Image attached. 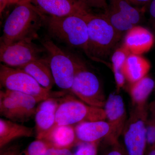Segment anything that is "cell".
<instances>
[{
	"mask_svg": "<svg viewBox=\"0 0 155 155\" xmlns=\"http://www.w3.org/2000/svg\"><path fill=\"white\" fill-rule=\"evenodd\" d=\"M45 15L30 0H19L6 19L1 44L8 45L26 38H37L44 24Z\"/></svg>",
	"mask_w": 155,
	"mask_h": 155,
	"instance_id": "obj_1",
	"label": "cell"
},
{
	"mask_svg": "<svg viewBox=\"0 0 155 155\" xmlns=\"http://www.w3.org/2000/svg\"><path fill=\"white\" fill-rule=\"evenodd\" d=\"M84 13L66 17H50L45 15L44 24L53 38L70 47L83 51L91 59L89 48L88 27Z\"/></svg>",
	"mask_w": 155,
	"mask_h": 155,
	"instance_id": "obj_2",
	"label": "cell"
},
{
	"mask_svg": "<svg viewBox=\"0 0 155 155\" xmlns=\"http://www.w3.org/2000/svg\"><path fill=\"white\" fill-rule=\"evenodd\" d=\"M88 27L89 48L91 59L102 61L107 57L122 34L115 29L104 14H85Z\"/></svg>",
	"mask_w": 155,
	"mask_h": 155,
	"instance_id": "obj_3",
	"label": "cell"
},
{
	"mask_svg": "<svg viewBox=\"0 0 155 155\" xmlns=\"http://www.w3.org/2000/svg\"><path fill=\"white\" fill-rule=\"evenodd\" d=\"M48 53L47 58L55 83L64 90L70 91L77 71L82 61L59 47L49 38L41 42Z\"/></svg>",
	"mask_w": 155,
	"mask_h": 155,
	"instance_id": "obj_4",
	"label": "cell"
},
{
	"mask_svg": "<svg viewBox=\"0 0 155 155\" xmlns=\"http://www.w3.org/2000/svg\"><path fill=\"white\" fill-rule=\"evenodd\" d=\"M0 82L5 90L32 96L39 102L48 98L64 95V92H54L41 86L31 75L19 68L0 66Z\"/></svg>",
	"mask_w": 155,
	"mask_h": 155,
	"instance_id": "obj_5",
	"label": "cell"
},
{
	"mask_svg": "<svg viewBox=\"0 0 155 155\" xmlns=\"http://www.w3.org/2000/svg\"><path fill=\"white\" fill-rule=\"evenodd\" d=\"M147 108L134 107L122 131V144L126 155H145L147 149Z\"/></svg>",
	"mask_w": 155,
	"mask_h": 155,
	"instance_id": "obj_6",
	"label": "cell"
},
{
	"mask_svg": "<svg viewBox=\"0 0 155 155\" xmlns=\"http://www.w3.org/2000/svg\"><path fill=\"white\" fill-rule=\"evenodd\" d=\"M106 120L104 108L87 104L74 97L68 96L60 102L56 113V125H73L84 122Z\"/></svg>",
	"mask_w": 155,
	"mask_h": 155,
	"instance_id": "obj_7",
	"label": "cell"
},
{
	"mask_svg": "<svg viewBox=\"0 0 155 155\" xmlns=\"http://www.w3.org/2000/svg\"><path fill=\"white\" fill-rule=\"evenodd\" d=\"M70 91L87 104L104 108L107 99L98 78L82 61L74 78Z\"/></svg>",
	"mask_w": 155,
	"mask_h": 155,
	"instance_id": "obj_8",
	"label": "cell"
},
{
	"mask_svg": "<svg viewBox=\"0 0 155 155\" xmlns=\"http://www.w3.org/2000/svg\"><path fill=\"white\" fill-rule=\"evenodd\" d=\"M32 38H26L10 44L0 45V60L3 64L20 68L31 61L41 58L40 55L46 51L34 43Z\"/></svg>",
	"mask_w": 155,
	"mask_h": 155,
	"instance_id": "obj_9",
	"label": "cell"
},
{
	"mask_svg": "<svg viewBox=\"0 0 155 155\" xmlns=\"http://www.w3.org/2000/svg\"><path fill=\"white\" fill-rule=\"evenodd\" d=\"M104 15L119 33L137 25L142 19L143 10L134 7L130 0H109Z\"/></svg>",
	"mask_w": 155,
	"mask_h": 155,
	"instance_id": "obj_10",
	"label": "cell"
},
{
	"mask_svg": "<svg viewBox=\"0 0 155 155\" xmlns=\"http://www.w3.org/2000/svg\"><path fill=\"white\" fill-rule=\"evenodd\" d=\"M104 109L106 121L111 128L110 135L104 140L119 141L127 119L124 100L120 95L110 94L106 100Z\"/></svg>",
	"mask_w": 155,
	"mask_h": 155,
	"instance_id": "obj_11",
	"label": "cell"
},
{
	"mask_svg": "<svg viewBox=\"0 0 155 155\" xmlns=\"http://www.w3.org/2000/svg\"><path fill=\"white\" fill-rule=\"evenodd\" d=\"M42 14L50 17H61L88 11L80 0H30Z\"/></svg>",
	"mask_w": 155,
	"mask_h": 155,
	"instance_id": "obj_12",
	"label": "cell"
},
{
	"mask_svg": "<svg viewBox=\"0 0 155 155\" xmlns=\"http://www.w3.org/2000/svg\"><path fill=\"white\" fill-rule=\"evenodd\" d=\"M154 43V37L150 31L135 25L126 32L123 45L131 54L141 55L148 51Z\"/></svg>",
	"mask_w": 155,
	"mask_h": 155,
	"instance_id": "obj_13",
	"label": "cell"
},
{
	"mask_svg": "<svg viewBox=\"0 0 155 155\" xmlns=\"http://www.w3.org/2000/svg\"><path fill=\"white\" fill-rule=\"evenodd\" d=\"M78 142H100L110 135L111 128L106 120L84 122L75 126Z\"/></svg>",
	"mask_w": 155,
	"mask_h": 155,
	"instance_id": "obj_14",
	"label": "cell"
},
{
	"mask_svg": "<svg viewBox=\"0 0 155 155\" xmlns=\"http://www.w3.org/2000/svg\"><path fill=\"white\" fill-rule=\"evenodd\" d=\"M41 140L58 149H71L78 142L73 125H55Z\"/></svg>",
	"mask_w": 155,
	"mask_h": 155,
	"instance_id": "obj_15",
	"label": "cell"
},
{
	"mask_svg": "<svg viewBox=\"0 0 155 155\" xmlns=\"http://www.w3.org/2000/svg\"><path fill=\"white\" fill-rule=\"evenodd\" d=\"M33 128L4 118L0 119V149L21 137L33 136Z\"/></svg>",
	"mask_w": 155,
	"mask_h": 155,
	"instance_id": "obj_16",
	"label": "cell"
},
{
	"mask_svg": "<svg viewBox=\"0 0 155 155\" xmlns=\"http://www.w3.org/2000/svg\"><path fill=\"white\" fill-rule=\"evenodd\" d=\"M19 69L31 75L41 86L48 90L51 91L55 84L47 58L31 61Z\"/></svg>",
	"mask_w": 155,
	"mask_h": 155,
	"instance_id": "obj_17",
	"label": "cell"
},
{
	"mask_svg": "<svg viewBox=\"0 0 155 155\" xmlns=\"http://www.w3.org/2000/svg\"><path fill=\"white\" fill-rule=\"evenodd\" d=\"M151 65L141 55L130 54L122 68L125 79L129 83L140 80L148 75Z\"/></svg>",
	"mask_w": 155,
	"mask_h": 155,
	"instance_id": "obj_18",
	"label": "cell"
},
{
	"mask_svg": "<svg viewBox=\"0 0 155 155\" xmlns=\"http://www.w3.org/2000/svg\"><path fill=\"white\" fill-rule=\"evenodd\" d=\"M155 87V81L148 75L140 80L130 83L128 90L134 107H147V101Z\"/></svg>",
	"mask_w": 155,
	"mask_h": 155,
	"instance_id": "obj_19",
	"label": "cell"
},
{
	"mask_svg": "<svg viewBox=\"0 0 155 155\" xmlns=\"http://www.w3.org/2000/svg\"><path fill=\"white\" fill-rule=\"evenodd\" d=\"M56 112L37 106L35 115L36 139L42 140L55 125Z\"/></svg>",
	"mask_w": 155,
	"mask_h": 155,
	"instance_id": "obj_20",
	"label": "cell"
},
{
	"mask_svg": "<svg viewBox=\"0 0 155 155\" xmlns=\"http://www.w3.org/2000/svg\"><path fill=\"white\" fill-rule=\"evenodd\" d=\"M131 54L124 45L115 50L111 57L112 69L116 82V90L120 91L125 85L126 79L122 68L129 55Z\"/></svg>",
	"mask_w": 155,
	"mask_h": 155,
	"instance_id": "obj_21",
	"label": "cell"
},
{
	"mask_svg": "<svg viewBox=\"0 0 155 155\" xmlns=\"http://www.w3.org/2000/svg\"><path fill=\"white\" fill-rule=\"evenodd\" d=\"M5 91L17 103L24 121L35 115L37 107V104L39 102L35 97L19 92L7 90H5Z\"/></svg>",
	"mask_w": 155,
	"mask_h": 155,
	"instance_id": "obj_22",
	"label": "cell"
},
{
	"mask_svg": "<svg viewBox=\"0 0 155 155\" xmlns=\"http://www.w3.org/2000/svg\"><path fill=\"white\" fill-rule=\"evenodd\" d=\"M0 114L5 119L14 122L24 121L17 103L3 90L0 91Z\"/></svg>",
	"mask_w": 155,
	"mask_h": 155,
	"instance_id": "obj_23",
	"label": "cell"
},
{
	"mask_svg": "<svg viewBox=\"0 0 155 155\" xmlns=\"http://www.w3.org/2000/svg\"><path fill=\"white\" fill-rule=\"evenodd\" d=\"M100 143L78 142L73 155H97Z\"/></svg>",
	"mask_w": 155,
	"mask_h": 155,
	"instance_id": "obj_24",
	"label": "cell"
},
{
	"mask_svg": "<svg viewBox=\"0 0 155 155\" xmlns=\"http://www.w3.org/2000/svg\"><path fill=\"white\" fill-rule=\"evenodd\" d=\"M48 145L41 140L31 143L23 152V155H45Z\"/></svg>",
	"mask_w": 155,
	"mask_h": 155,
	"instance_id": "obj_25",
	"label": "cell"
},
{
	"mask_svg": "<svg viewBox=\"0 0 155 155\" xmlns=\"http://www.w3.org/2000/svg\"><path fill=\"white\" fill-rule=\"evenodd\" d=\"M105 141L108 147L102 155H126L119 141Z\"/></svg>",
	"mask_w": 155,
	"mask_h": 155,
	"instance_id": "obj_26",
	"label": "cell"
},
{
	"mask_svg": "<svg viewBox=\"0 0 155 155\" xmlns=\"http://www.w3.org/2000/svg\"><path fill=\"white\" fill-rule=\"evenodd\" d=\"M146 138L147 148L155 147V127L151 119L147 121Z\"/></svg>",
	"mask_w": 155,
	"mask_h": 155,
	"instance_id": "obj_27",
	"label": "cell"
},
{
	"mask_svg": "<svg viewBox=\"0 0 155 155\" xmlns=\"http://www.w3.org/2000/svg\"><path fill=\"white\" fill-rule=\"evenodd\" d=\"M87 8H94L104 9L107 8V0H80Z\"/></svg>",
	"mask_w": 155,
	"mask_h": 155,
	"instance_id": "obj_28",
	"label": "cell"
},
{
	"mask_svg": "<svg viewBox=\"0 0 155 155\" xmlns=\"http://www.w3.org/2000/svg\"><path fill=\"white\" fill-rule=\"evenodd\" d=\"M0 155H23V152L19 146L13 145L1 149Z\"/></svg>",
	"mask_w": 155,
	"mask_h": 155,
	"instance_id": "obj_29",
	"label": "cell"
},
{
	"mask_svg": "<svg viewBox=\"0 0 155 155\" xmlns=\"http://www.w3.org/2000/svg\"><path fill=\"white\" fill-rule=\"evenodd\" d=\"M45 155H73V153L69 149L56 148L48 146Z\"/></svg>",
	"mask_w": 155,
	"mask_h": 155,
	"instance_id": "obj_30",
	"label": "cell"
},
{
	"mask_svg": "<svg viewBox=\"0 0 155 155\" xmlns=\"http://www.w3.org/2000/svg\"><path fill=\"white\" fill-rule=\"evenodd\" d=\"M149 4L150 19L152 24L153 28L155 30V0H152Z\"/></svg>",
	"mask_w": 155,
	"mask_h": 155,
	"instance_id": "obj_31",
	"label": "cell"
},
{
	"mask_svg": "<svg viewBox=\"0 0 155 155\" xmlns=\"http://www.w3.org/2000/svg\"><path fill=\"white\" fill-rule=\"evenodd\" d=\"M130 1L133 5H135L136 6H141L149 4L152 0H130Z\"/></svg>",
	"mask_w": 155,
	"mask_h": 155,
	"instance_id": "obj_32",
	"label": "cell"
},
{
	"mask_svg": "<svg viewBox=\"0 0 155 155\" xmlns=\"http://www.w3.org/2000/svg\"><path fill=\"white\" fill-rule=\"evenodd\" d=\"M10 5V0H0V13L1 15L8 5Z\"/></svg>",
	"mask_w": 155,
	"mask_h": 155,
	"instance_id": "obj_33",
	"label": "cell"
},
{
	"mask_svg": "<svg viewBox=\"0 0 155 155\" xmlns=\"http://www.w3.org/2000/svg\"><path fill=\"white\" fill-rule=\"evenodd\" d=\"M145 155H155V147L147 148Z\"/></svg>",
	"mask_w": 155,
	"mask_h": 155,
	"instance_id": "obj_34",
	"label": "cell"
},
{
	"mask_svg": "<svg viewBox=\"0 0 155 155\" xmlns=\"http://www.w3.org/2000/svg\"><path fill=\"white\" fill-rule=\"evenodd\" d=\"M151 111L152 113V115L155 116V101L151 106Z\"/></svg>",
	"mask_w": 155,
	"mask_h": 155,
	"instance_id": "obj_35",
	"label": "cell"
},
{
	"mask_svg": "<svg viewBox=\"0 0 155 155\" xmlns=\"http://www.w3.org/2000/svg\"><path fill=\"white\" fill-rule=\"evenodd\" d=\"M19 1V0H10V4H17Z\"/></svg>",
	"mask_w": 155,
	"mask_h": 155,
	"instance_id": "obj_36",
	"label": "cell"
},
{
	"mask_svg": "<svg viewBox=\"0 0 155 155\" xmlns=\"http://www.w3.org/2000/svg\"><path fill=\"white\" fill-rule=\"evenodd\" d=\"M153 122L154 125H155V116L154 115H152V118H151Z\"/></svg>",
	"mask_w": 155,
	"mask_h": 155,
	"instance_id": "obj_37",
	"label": "cell"
},
{
	"mask_svg": "<svg viewBox=\"0 0 155 155\" xmlns=\"http://www.w3.org/2000/svg\"></svg>",
	"mask_w": 155,
	"mask_h": 155,
	"instance_id": "obj_38",
	"label": "cell"
}]
</instances>
